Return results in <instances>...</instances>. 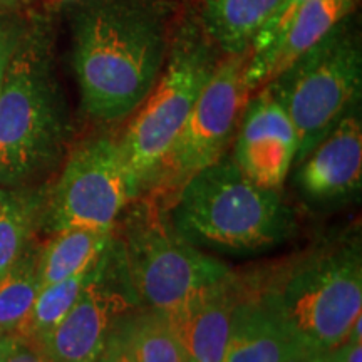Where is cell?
<instances>
[{
	"mask_svg": "<svg viewBox=\"0 0 362 362\" xmlns=\"http://www.w3.org/2000/svg\"><path fill=\"white\" fill-rule=\"evenodd\" d=\"M166 40L158 17L134 0H98L76 24L74 71L84 111L99 121L133 115L160 78Z\"/></svg>",
	"mask_w": 362,
	"mask_h": 362,
	"instance_id": "obj_1",
	"label": "cell"
},
{
	"mask_svg": "<svg viewBox=\"0 0 362 362\" xmlns=\"http://www.w3.org/2000/svg\"><path fill=\"white\" fill-rule=\"evenodd\" d=\"M175 228L192 243L223 252L265 250L292 232V211L279 189L247 178L233 158L193 175L173 200Z\"/></svg>",
	"mask_w": 362,
	"mask_h": 362,
	"instance_id": "obj_2",
	"label": "cell"
},
{
	"mask_svg": "<svg viewBox=\"0 0 362 362\" xmlns=\"http://www.w3.org/2000/svg\"><path fill=\"white\" fill-rule=\"evenodd\" d=\"M66 139V111L47 45L22 35L0 89V181L16 185L52 166Z\"/></svg>",
	"mask_w": 362,
	"mask_h": 362,
	"instance_id": "obj_3",
	"label": "cell"
},
{
	"mask_svg": "<svg viewBox=\"0 0 362 362\" xmlns=\"http://www.w3.org/2000/svg\"><path fill=\"white\" fill-rule=\"evenodd\" d=\"M257 297L312 351L334 349L362 315L361 248L317 252L279 272Z\"/></svg>",
	"mask_w": 362,
	"mask_h": 362,
	"instance_id": "obj_4",
	"label": "cell"
},
{
	"mask_svg": "<svg viewBox=\"0 0 362 362\" xmlns=\"http://www.w3.org/2000/svg\"><path fill=\"white\" fill-rule=\"evenodd\" d=\"M218 59L197 25L185 27L158 81L117 139L133 200L148 193Z\"/></svg>",
	"mask_w": 362,
	"mask_h": 362,
	"instance_id": "obj_5",
	"label": "cell"
},
{
	"mask_svg": "<svg viewBox=\"0 0 362 362\" xmlns=\"http://www.w3.org/2000/svg\"><path fill=\"white\" fill-rule=\"evenodd\" d=\"M362 56L351 16L302 54L269 86L297 133V165L327 136L359 96Z\"/></svg>",
	"mask_w": 362,
	"mask_h": 362,
	"instance_id": "obj_6",
	"label": "cell"
},
{
	"mask_svg": "<svg viewBox=\"0 0 362 362\" xmlns=\"http://www.w3.org/2000/svg\"><path fill=\"white\" fill-rule=\"evenodd\" d=\"M123 259L136 297L160 314L173 312L232 275L223 262L185 238L155 202L131 214Z\"/></svg>",
	"mask_w": 362,
	"mask_h": 362,
	"instance_id": "obj_7",
	"label": "cell"
},
{
	"mask_svg": "<svg viewBox=\"0 0 362 362\" xmlns=\"http://www.w3.org/2000/svg\"><path fill=\"white\" fill-rule=\"evenodd\" d=\"M250 51L226 54L216 62L208 83L193 104L189 116L163 158L151 187L149 202H171L187 181L218 161L232 141L240 117L250 99L245 71Z\"/></svg>",
	"mask_w": 362,
	"mask_h": 362,
	"instance_id": "obj_8",
	"label": "cell"
},
{
	"mask_svg": "<svg viewBox=\"0 0 362 362\" xmlns=\"http://www.w3.org/2000/svg\"><path fill=\"white\" fill-rule=\"evenodd\" d=\"M133 202L116 139L99 136L81 144L67 160L49 202L54 232L89 228L112 233Z\"/></svg>",
	"mask_w": 362,
	"mask_h": 362,
	"instance_id": "obj_9",
	"label": "cell"
},
{
	"mask_svg": "<svg viewBox=\"0 0 362 362\" xmlns=\"http://www.w3.org/2000/svg\"><path fill=\"white\" fill-rule=\"evenodd\" d=\"M240 117L233 161L262 188L279 189L297 156V133L269 86L255 90Z\"/></svg>",
	"mask_w": 362,
	"mask_h": 362,
	"instance_id": "obj_10",
	"label": "cell"
},
{
	"mask_svg": "<svg viewBox=\"0 0 362 362\" xmlns=\"http://www.w3.org/2000/svg\"><path fill=\"white\" fill-rule=\"evenodd\" d=\"M106 272L107 264L83 288L64 319L35 344L52 362H98L117 320L129 312L133 302L106 284Z\"/></svg>",
	"mask_w": 362,
	"mask_h": 362,
	"instance_id": "obj_11",
	"label": "cell"
},
{
	"mask_svg": "<svg viewBox=\"0 0 362 362\" xmlns=\"http://www.w3.org/2000/svg\"><path fill=\"white\" fill-rule=\"evenodd\" d=\"M245 293V285H240L233 275H228L185 305L163 314L187 351L189 361H223L232 336L235 310Z\"/></svg>",
	"mask_w": 362,
	"mask_h": 362,
	"instance_id": "obj_12",
	"label": "cell"
},
{
	"mask_svg": "<svg viewBox=\"0 0 362 362\" xmlns=\"http://www.w3.org/2000/svg\"><path fill=\"white\" fill-rule=\"evenodd\" d=\"M297 181L312 200H336L354 193L362 176V126L354 110L346 112L300 163Z\"/></svg>",
	"mask_w": 362,
	"mask_h": 362,
	"instance_id": "obj_13",
	"label": "cell"
},
{
	"mask_svg": "<svg viewBox=\"0 0 362 362\" xmlns=\"http://www.w3.org/2000/svg\"><path fill=\"white\" fill-rule=\"evenodd\" d=\"M356 0H309L296 13L282 37L269 51L248 57L245 81L250 94L291 67L302 54L320 42L337 24L351 16Z\"/></svg>",
	"mask_w": 362,
	"mask_h": 362,
	"instance_id": "obj_14",
	"label": "cell"
},
{
	"mask_svg": "<svg viewBox=\"0 0 362 362\" xmlns=\"http://www.w3.org/2000/svg\"><path fill=\"white\" fill-rule=\"evenodd\" d=\"M312 352L257 293L247 291L235 310L232 336L221 362H298Z\"/></svg>",
	"mask_w": 362,
	"mask_h": 362,
	"instance_id": "obj_15",
	"label": "cell"
},
{
	"mask_svg": "<svg viewBox=\"0 0 362 362\" xmlns=\"http://www.w3.org/2000/svg\"><path fill=\"white\" fill-rule=\"evenodd\" d=\"M280 2L282 0H205V33L226 54L250 51L257 34Z\"/></svg>",
	"mask_w": 362,
	"mask_h": 362,
	"instance_id": "obj_16",
	"label": "cell"
},
{
	"mask_svg": "<svg viewBox=\"0 0 362 362\" xmlns=\"http://www.w3.org/2000/svg\"><path fill=\"white\" fill-rule=\"evenodd\" d=\"M112 233L89 228H66L56 232L37 257L39 288L61 282L96 264L110 248Z\"/></svg>",
	"mask_w": 362,
	"mask_h": 362,
	"instance_id": "obj_17",
	"label": "cell"
},
{
	"mask_svg": "<svg viewBox=\"0 0 362 362\" xmlns=\"http://www.w3.org/2000/svg\"><path fill=\"white\" fill-rule=\"evenodd\" d=\"M112 334L133 362H189L168 320L156 310L123 315Z\"/></svg>",
	"mask_w": 362,
	"mask_h": 362,
	"instance_id": "obj_18",
	"label": "cell"
},
{
	"mask_svg": "<svg viewBox=\"0 0 362 362\" xmlns=\"http://www.w3.org/2000/svg\"><path fill=\"white\" fill-rule=\"evenodd\" d=\"M107 250L99 257L96 264L81 270L79 274L61 280V282L39 288L33 310H30L29 317H27L24 325H22L21 332L16 337L24 339V341L33 344L42 341L64 319V315L76 304V300H78V297L81 296L86 285L104 269V265L107 264V259H110L107 257Z\"/></svg>",
	"mask_w": 362,
	"mask_h": 362,
	"instance_id": "obj_19",
	"label": "cell"
},
{
	"mask_svg": "<svg viewBox=\"0 0 362 362\" xmlns=\"http://www.w3.org/2000/svg\"><path fill=\"white\" fill-rule=\"evenodd\" d=\"M39 293L37 257L27 252L0 277V334L16 337Z\"/></svg>",
	"mask_w": 362,
	"mask_h": 362,
	"instance_id": "obj_20",
	"label": "cell"
},
{
	"mask_svg": "<svg viewBox=\"0 0 362 362\" xmlns=\"http://www.w3.org/2000/svg\"><path fill=\"white\" fill-rule=\"evenodd\" d=\"M33 218V202L17 193L0 192V277L25 253Z\"/></svg>",
	"mask_w": 362,
	"mask_h": 362,
	"instance_id": "obj_21",
	"label": "cell"
},
{
	"mask_svg": "<svg viewBox=\"0 0 362 362\" xmlns=\"http://www.w3.org/2000/svg\"><path fill=\"white\" fill-rule=\"evenodd\" d=\"M307 2H309V0H282L280 6L277 7V11L274 12V16L270 17L269 22H267V24L260 29V33L257 34V37L253 40L250 47V56L255 57L264 54L265 51H269L272 45L282 37L285 30H287L288 24H291L293 17H296V13L300 11L302 6H305Z\"/></svg>",
	"mask_w": 362,
	"mask_h": 362,
	"instance_id": "obj_22",
	"label": "cell"
},
{
	"mask_svg": "<svg viewBox=\"0 0 362 362\" xmlns=\"http://www.w3.org/2000/svg\"><path fill=\"white\" fill-rule=\"evenodd\" d=\"M22 37L21 29L13 22L0 17V89L6 79L8 64Z\"/></svg>",
	"mask_w": 362,
	"mask_h": 362,
	"instance_id": "obj_23",
	"label": "cell"
},
{
	"mask_svg": "<svg viewBox=\"0 0 362 362\" xmlns=\"http://www.w3.org/2000/svg\"><path fill=\"white\" fill-rule=\"evenodd\" d=\"M4 362H52L37 346L19 337L7 336V349Z\"/></svg>",
	"mask_w": 362,
	"mask_h": 362,
	"instance_id": "obj_24",
	"label": "cell"
},
{
	"mask_svg": "<svg viewBox=\"0 0 362 362\" xmlns=\"http://www.w3.org/2000/svg\"><path fill=\"white\" fill-rule=\"evenodd\" d=\"M327 354L330 362H362V342L344 341Z\"/></svg>",
	"mask_w": 362,
	"mask_h": 362,
	"instance_id": "obj_25",
	"label": "cell"
},
{
	"mask_svg": "<svg viewBox=\"0 0 362 362\" xmlns=\"http://www.w3.org/2000/svg\"><path fill=\"white\" fill-rule=\"evenodd\" d=\"M98 362H133L126 354L123 346H121L119 341H117V337L115 334H111L110 341L106 344V349L99 357Z\"/></svg>",
	"mask_w": 362,
	"mask_h": 362,
	"instance_id": "obj_26",
	"label": "cell"
},
{
	"mask_svg": "<svg viewBox=\"0 0 362 362\" xmlns=\"http://www.w3.org/2000/svg\"><path fill=\"white\" fill-rule=\"evenodd\" d=\"M298 362H330V359H329L327 351H325V352H312V354L304 357V359Z\"/></svg>",
	"mask_w": 362,
	"mask_h": 362,
	"instance_id": "obj_27",
	"label": "cell"
},
{
	"mask_svg": "<svg viewBox=\"0 0 362 362\" xmlns=\"http://www.w3.org/2000/svg\"><path fill=\"white\" fill-rule=\"evenodd\" d=\"M6 349H7V336H2V334H0V362H4Z\"/></svg>",
	"mask_w": 362,
	"mask_h": 362,
	"instance_id": "obj_28",
	"label": "cell"
},
{
	"mask_svg": "<svg viewBox=\"0 0 362 362\" xmlns=\"http://www.w3.org/2000/svg\"><path fill=\"white\" fill-rule=\"evenodd\" d=\"M13 2H17V0H0V8L11 6V4H13Z\"/></svg>",
	"mask_w": 362,
	"mask_h": 362,
	"instance_id": "obj_29",
	"label": "cell"
},
{
	"mask_svg": "<svg viewBox=\"0 0 362 362\" xmlns=\"http://www.w3.org/2000/svg\"><path fill=\"white\" fill-rule=\"evenodd\" d=\"M189 362H194V361H189Z\"/></svg>",
	"mask_w": 362,
	"mask_h": 362,
	"instance_id": "obj_30",
	"label": "cell"
}]
</instances>
